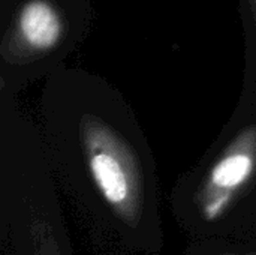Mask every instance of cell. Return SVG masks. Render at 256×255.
I'll return each mask as SVG.
<instances>
[{
  "instance_id": "52a82bcc",
  "label": "cell",
  "mask_w": 256,
  "mask_h": 255,
  "mask_svg": "<svg viewBox=\"0 0 256 255\" xmlns=\"http://www.w3.org/2000/svg\"><path fill=\"white\" fill-rule=\"evenodd\" d=\"M249 6H250V11H252V18H254L256 29V0H249Z\"/></svg>"
},
{
  "instance_id": "3957f363",
  "label": "cell",
  "mask_w": 256,
  "mask_h": 255,
  "mask_svg": "<svg viewBox=\"0 0 256 255\" xmlns=\"http://www.w3.org/2000/svg\"><path fill=\"white\" fill-rule=\"evenodd\" d=\"M64 30V17L52 0H28L21 5L4 33L2 57L9 63L40 59L58 47Z\"/></svg>"
},
{
  "instance_id": "5b68a950",
  "label": "cell",
  "mask_w": 256,
  "mask_h": 255,
  "mask_svg": "<svg viewBox=\"0 0 256 255\" xmlns=\"http://www.w3.org/2000/svg\"><path fill=\"white\" fill-rule=\"evenodd\" d=\"M183 255H234L220 240H190Z\"/></svg>"
},
{
  "instance_id": "6da1fadb",
  "label": "cell",
  "mask_w": 256,
  "mask_h": 255,
  "mask_svg": "<svg viewBox=\"0 0 256 255\" xmlns=\"http://www.w3.org/2000/svg\"><path fill=\"white\" fill-rule=\"evenodd\" d=\"M80 144L94 200L92 236L123 254H159L164 230L158 198L135 147L93 114L81 117Z\"/></svg>"
},
{
  "instance_id": "7a4b0ae2",
  "label": "cell",
  "mask_w": 256,
  "mask_h": 255,
  "mask_svg": "<svg viewBox=\"0 0 256 255\" xmlns=\"http://www.w3.org/2000/svg\"><path fill=\"white\" fill-rule=\"evenodd\" d=\"M256 195V125L177 191L174 216L192 240H236Z\"/></svg>"
},
{
  "instance_id": "8992f818",
  "label": "cell",
  "mask_w": 256,
  "mask_h": 255,
  "mask_svg": "<svg viewBox=\"0 0 256 255\" xmlns=\"http://www.w3.org/2000/svg\"><path fill=\"white\" fill-rule=\"evenodd\" d=\"M234 255H256V239L249 240H220Z\"/></svg>"
},
{
  "instance_id": "277c9868",
  "label": "cell",
  "mask_w": 256,
  "mask_h": 255,
  "mask_svg": "<svg viewBox=\"0 0 256 255\" xmlns=\"http://www.w3.org/2000/svg\"><path fill=\"white\" fill-rule=\"evenodd\" d=\"M38 255H75L60 212L50 204L38 222Z\"/></svg>"
}]
</instances>
